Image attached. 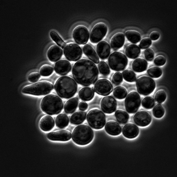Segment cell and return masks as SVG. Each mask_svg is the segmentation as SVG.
<instances>
[{
  "instance_id": "1",
  "label": "cell",
  "mask_w": 177,
  "mask_h": 177,
  "mask_svg": "<svg viewBox=\"0 0 177 177\" xmlns=\"http://www.w3.org/2000/svg\"><path fill=\"white\" fill-rule=\"evenodd\" d=\"M72 74L75 80L85 86H89L97 81L98 71L96 65L92 61L82 59L77 62L72 69Z\"/></svg>"
},
{
  "instance_id": "2",
  "label": "cell",
  "mask_w": 177,
  "mask_h": 177,
  "mask_svg": "<svg viewBox=\"0 0 177 177\" xmlns=\"http://www.w3.org/2000/svg\"><path fill=\"white\" fill-rule=\"evenodd\" d=\"M55 89L58 95L64 99H69L73 97L77 90V85L75 81L68 76L60 78L55 85Z\"/></svg>"
},
{
  "instance_id": "3",
  "label": "cell",
  "mask_w": 177,
  "mask_h": 177,
  "mask_svg": "<svg viewBox=\"0 0 177 177\" xmlns=\"http://www.w3.org/2000/svg\"><path fill=\"white\" fill-rule=\"evenodd\" d=\"M41 107L46 114L53 115L57 114L62 111L63 104L61 99L57 96L50 94L45 96L42 99Z\"/></svg>"
},
{
  "instance_id": "4",
  "label": "cell",
  "mask_w": 177,
  "mask_h": 177,
  "mask_svg": "<svg viewBox=\"0 0 177 177\" xmlns=\"http://www.w3.org/2000/svg\"><path fill=\"white\" fill-rule=\"evenodd\" d=\"M94 133L90 127L85 125H81L76 127L73 130L72 138L76 144L85 145L90 143L92 140Z\"/></svg>"
},
{
  "instance_id": "5",
  "label": "cell",
  "mask_w": 177,
  "mask_h": 177,
  "mask_svg": "<svg viewBox=\"0 0 177 177\" xmlns=\"http://www.w3.org/2000/svg\"><path fill=\"white\" fill-rule=\"evenodd\" d=\"M53 88V85L50 83L42 81L25 87L22 89V92L36 96L43 95L50 93Z\"/></svg>"
},
{
  "instance_id": "6",
  "label": "cell",
  "mask_w": 177,
  "mask_h": 177,
  "mask_svg": "<svg viewBox=\"0 0 177 177\" xmlns=\"http://www.w3.org/2000/svg\"><path fill=\"white\" fill-rule=\"evenodd\" d=\"M87 119L90 126L96 129L102 128L106 123L104 114L101 111L97 109L92 110L89 112Z\"/></svg>"
},
{
  "instance_id": "7",
  "label": "cell",
  "mask_w": 177,
  "mask_h": 177,
  "mask_svg": "<svg viewBox=\"0 0 177 177\" xmlns=\"http://www.w3.org/2000/svg\"><path fill=\"white\" fill-rule=\"evenodd\" d=\"M127 59L123 54L114 52L110 55L108 59L109 65L113 70L120 71L123 70L127 64Z\"/></svg>"
},
{
  "instance_id": "8",
  "label": "cell",
  "mask_w": 177,
  "mask_h": 177,
  "mask_svg": "<svg viewBox=\"0 0 177 177\" xmlns=\"http://www.w3.org/2000/svg\"><path fill=\"white\" fill-rule=\"evenodd\" d=\"M136 86L140 94L146 95L153 91L155 87V84L154 81L150 78L142 76L137 80Z\"/></svg>"
},
{
  "instance_id": "9",
  "label": "cell",
  "mask_w": 177,
  "mask_h": 177,
  "mask_svg": "<svg viewBox=\"0 0 177 177\" xmlns=\"http://www.w3.org/2000/svg\"><path fill=\"white\" fill-rule=\"evenodd\" d=\"M140 103L139 94L135 91L130 92L127 96L125 101V106L127 111L130 113L135 112L139 107Z\"/></svg>"
},
{
  "instance_id": "10",
  "label": "cell",
  "mask_w": 177,
  "mask_h": 177,
  "mask_svg": "<svg viewBox=\"0 0 177 177\" xmlns=\"http://www.w3.org/2000/svg\"><path fill=\"white\" fill-rule=\"evenodd\" d=\"M64 53L68 60L73 61H76L79 60L82 54L81 47L75 43L67 45L64 48Z\"/></svg>"
},
{
  "instance_id": "11",
  "label": "cell",
  "mask_w": 177,
  "mask_h": 177,
  "mask_svg": "<svg viewBox=\"0 0 177 177\" xmlns=\"http://www.w3.org/2000/svg\"><path fill=\"white\" fill-rule=\"evenodd\" d=\"M107 29L106 25L101 23L95 25L90 35V40L94 43L101 40L106 35Z\"/></svg>"
},
{
  "instance_id": "12",
  "label": "cell",
  "mask_w": 177,
  "mask_h": 177,
  "mask_svg": "<svg viewBox=\"0 0 177 177\" xmlns=\"http://www.w3.org/2000/svg\"><path fill=\"white\" fill-rule=\"evenodd\" d=\"M94 89L97 94L101 96H106L112 92L113 86L109 80L102 79L97 81L95 85Z\"/></svg>"
},
{
  "instance_id": "13",
  "label": "cell",
  "mask_w": 177,
  "mask_h": 177,
  "mask_svg": "<svg viewBox=\"0 0 177 177\" xmlns=\"http://www.w3.org/2000/svg\"><path fill=\"white\" fill-rule=\"evenodd\" d=\"M73 36L77 43L79 45H84L88 41L89 33L87 29L85 27L79 26L74 29Z\"/></svg>"
},
{
  "instance_id": "14",
  "label": "cell",
  "mask_w": 177,
  "mask_h": 177,
  "mask_svg": "<svg viewBox=\"0 0 177 177\" xmlns=\"http://www.w3.org/2000/svg\"><path fill=\"white\" fill-rule=\"evenodd\" d=\"M101 105V108L104 112L111 114L114 112L116 109L117 102L113 97L108 96L102 99Z\"/></svg>"
},
{
  "instance_id": "15",
  "label": "cell",
  "mask_w": 177,
  "mask_h": 177,
  "mask_svg": "<svg viewBox=\"0 0 177 177\" xmlns=\"http://www.w3.org/2000/svg\"><path fill=\"white\" fill-rule=\"evenodd\" d=\"M134 120L137 125L145 127L148 125L151 122V117L147 112L142 111L136 113L134 117Z\"/></svg>"
},
{
  "instance_id": "16",
  "label": "cell",
  "mask_w": 177,
  "mask_h": 177,
  "mask_svg": "<svg viewBox=\"0 0 177 177\" xmlns=\"http://www.w3.org/2000/svg\"><path fill=\"white\" fill-rule=\"evenodd\" d=\"M71 136L70 132L64 130L50 132L47 135V137L49 139L56 141H67L71 139Z\"/></svg>"
},
{
  "instance_id": "17",
  "label": "cell",
  "mask_w": 177,
  "mask_h": 177,
  "mask_svg": "<svg viewBox=\"0 0 177 177\" xmlns=\"http://www.w3.org/2000/svg\"><path fill=\"white\" fill-rule=\"evenodd\" d=\"M71 65L69 62L66 60H61L57 62L55 66V70L59 75H64L68 74L71 70Z\"/></svg>"
},
{
  "instance_id": "18",
  "label": "cell",
  "mask_w": 177,
  "mask_h": 177,
  "mask_svg": "<svg viewBox=\"0 0 177 177\" xmlns=\"http://www.w3.org/2000/svg\"><path fill=\"white\" fill-rule=\"evenodd\" d=\"M139 133L138 127L135 125L131 123L126 124L122 129L123 135L126 138L132 139L136 137Z\"/></svg>"
},
{
  "instance_id": "19",
  "label": "cell",
  "mask_w": 177,
  "mask_h": 177,
  "mask_svg": "<svg viewBox=\"0 0 177 177\" xmlns=\"http://www.w3.org/2000/svg\"><path fill=\"white\" fill-rule=\"evenodd\" d=\"M110 47L106 42L102 41L97 45L96 51L99 58L101 59H106L109 55Z\"/></svg>"
},
{
  "instance_id": "20",
  "label": "cell",
  "mask_w": 177,
  "mask_h": 177,
  "mask_svg": "<svg viewBox=\"0 0 177 177\" xmlns=\"http://www.w3.org/2000/svg\"><path fill=\"white\" fill-rule=\"evenodd\" d=\"M63 55V50L60 48L56 45L51 47L48 50L47 56L50 60L53 62H55L59 60Z\"/></svg>"
},
{
  "instance_id": "21",
  "label": "cell",
  "mask_w": 177,
  "mask_h": 177,
  "mask_svg": "<svg viewBox=\"0 0 177 177\" xmlns=\"http://www.w3.org/2000/svg\"><path fill=\"white\" fill-rule=\"evenodd\" d=\"M55 126V122L50 116L47 115L43 117L40 120V127L44 131H48L51 130Z\"/></svg>"
},
{
  "instance_id": "22",
  "label": "cell",
  "mask_w": 177,
  "mask_h": 177,
  "mask_svg": "<svg viewBox=\"0 0 177 177\" xmlns=\"http://www.w3.org/2000/svg\"><path fill=\"white\" fill-rule=\"evenodd\" d=\"M105 129L106 131L109 134L113 136L119 135L122 131L120 125L114 121L108 122L106 125Z\"/></svg>"
},
{
  "instance_id": "23",
  "label": "cell",
  "mask_w": 177,
  "mask_h": 177,
  "mask_svg": "<svg viewBox=\"0 0 177 177\" xmlns=\"http://www.w3.org/2000/svg\"><path fill=\"white\" fill-rule=\"evenodd\" d=\"M124 41V36L123 34H117L112 39L111 42V47L114 50H116L123 46Z\"/></svg>"
},
{
  "instance_id": "24",
  "label": "cell",
  "mask_w": 177,
  "mask_h": 177,
  "mask_svg": "<svg viewBox=\"0 0 177 177\" xmlns=\"http://www.w3.org/2000/svg\"><path fill=\"white\" fill-rule=\"evenodd\" d=\"M84 54L93 62L98 64L99 62V59L96 52L90 45L86 44L83 47Z\"/></svg>"
},
{
  "instance_id": "25",
  "label": "cell",
  "mask_w": 177,
  "mask_h": 177,
  "mask_svg": "<svg viewBox=\"0 0 177 177\" xmlns=\"http://www.w3.org/2000/svg\"><path fill=\"white\" fill-rule=\"evenodd\" d=\"M94 95V90L88 87L82 88L79 92V96L80 99L85 101L91 100L93 98Z\"/></svg>"
},
{
  "instance_id": "26",
  "label": "cell",
  "mask_w": 177,
  "mask_h": 177,
  "mask_svg": "<svg viewBox=\"0 0 177 177\" xmlns=\"http://www.w3.org/2000/svg\"><path fill=\"white\" fill-rule=\"evenodd\" d=\"M147 65V63L145 60L142 58H137L133 61L132 66L134 71L141 72L146 70Z\"/></svg>"
},
{
  "instance_id": "27",
  "label": "cell",
  "mask_w": 177,
  "mask_h": 177,
  "mask_svg": "<svg viewBox=\"0 0 177 177\" xmlns=\"http://www.w3.org/2000/svg\"><path fill=\"white\" fill-rule=\"evenodd\" d=\"M78 102V99L75 97L68 101L65 104L64 110L68 114L73 113L77 108Z\"/></svg>"
},
{
  "instance_id": "28",
  "label": "cell",
  "mask_w": 177,
  "mask_h": 177,
  "mask_svg": "<svg viewBox=\"0 0 177 177\" xmlns=\"http://www.w3.org/2000/svg\"><path fill=\"white\" fill-rule=\"evenodd\" d=\"M140 53V48L135 45H131L128 46L125 50V53L127 56L131 59H135L137 58Z\"/></svg>"
},
{
  "instance_id": "29",
  "label": "cell",
  "mask_w": 177,
  "mask_h": 177,
  "mask_svg": "<svg viewBox=\"0 0 177 177\" xmlns=\"http://www.w3.org/2000/svg\"><path fill=\"white\" fill-rule=\"evenodd\" d=\"M86 113L85 112H78L74 113L70 118L71 122L75 124H79L86 119Z\"/></svg>"
},
{
  "instance_id": "30",
  "label": "cell",
  "mask_w": 177,
  "mask_h": 177,
  "mask_svg": "<svg viewBox=\"0 0 177 177\" xmlns=\"http://www.w3.org/2000/svg\"><path fill=\"white\" fill-rule=\"evenodd\" d=\"M69 119L67 115L64 114H61L56 117L55 123L57 126L60 128H63L68 126Z\"/></svg>"
},
{
  "instance_id": "31",
  "label": "cell",
  "mask_w": 177,
  "mask_h": 177,
  "mask_svg": "<svg viewBox=\"0 0 177 177\" xmlns=\"http://www.w3.org/2000/svg\"><path fill=\"white\" fill-rule=\"evenodd\" d=\"M115 114L118 122L122 124H125L127 122L129 118L128 114L122 110H119L117 111Z\"/></svg>"
},
{
  "instance_id": "32",
  "label": "cell",
  "mask_w": 177,
  "mask_h": 177,
  "mask_svg": "<svg viewBox=\"0 0 177 177\" xmlns=\"http://www.w3.org/2000/svg\"><path fill=\"white\" fill-rule=\"evenodd\" d=\"M125 35L128 40L133 43H136L140 41L141 38L140 34L135 31H127Z\"/></svg>"
},
{
  "instance_id": "33",
  "label": "cell",
  "mask_w": 177,
  "mask_h": 177,
  "mask_svg": "<svg viewBox=\"0 0 177 177\" xmlns=\"http://www.w3.org/2000/svg\"><path fill=\"white\" fill-rule=\"evenodd\" d=\"M113 94L114 96L119 99L125 98L127 95V91L123 87L119 86L115 88L114 90Z\"/></svg>"
},
{
  "instance_id": "34",
  "label": "cell",
  "mask_w": 177,
  "mask_h": 177,
  "mask_svg": "<svg viewBox=\"0 0 177 177\" xmlns=\"http://www.w3.org/2000/svg\"><path fill=\"white\" fill-rule=\"evenodd\" d=\"M50 35L52 39L58 46L62 48L65 47L66 43L56 32L54 31H51L50 33Z\"/></svg>"
},
{
  "instance_id": "35",
  "label": "cell",
  "mask_w": 177,
  "mask_h": 177,
  "mask_svg": "<svg viewBox=\"0 0 177 177\" xmlns=\"http://www.w3.org/2000/svg\"><path fill=\"white\" fill-rule=\"evenodd\" d=\"M122 75L124 79L128 82H133L136 80L135 74L131 70H124L122 72Z\"/></svg>"
},
{
  "instance_id": "36",
  "label": "cell",
  "mask_w": 177,
  "mask_h": 177,
  "mask_svg": "<svg viewBox=\"0 0 177 177\" xmlns=\"http://www.w3.org/2000/svg\"><path fill=\"white\" fill-rule=\"evenodd\" d=\"M147 73L150 77L153 78H158L162 74V71L160 68L154 67L149 69Z\"/></svg>"
},
{
  "instance_id": "37",
  "label": "cell",
  "mask_w": 177,
  "mask_h": 177,
  "mask_svg": "<svg viewBox=\"0 0 177 177\" xmlns=\"http://www.w3.org/2000/svg\"><path fill=\"white\" fill-rule=\"evenodd\" d=\"M155 104L154 99L151 97L148 96L145 98L142 102V105L145 108L149 109L153 107Z\"/></svg>"
},
{
  "instance_id": "38",
  "label": "cell",
  "mask_w": 177,
  "mask_h": 177,
  "mask_svg": "<svg viewBox=\"0 0 177 177\" xmlns=\"http://www.w3.org/2000/svg\"><path fill=\"white\" fill-rule=\"evenodd\" d=\"M100 73L104 76H107L110 73L109 68L107 64L104 61H100L98 65Z\"/></svg>"
},
{
  "instance_id": "39",
  "label": "cell",
  "mask_w": 177,
  "mask_h": 177,
  "mask_svg": "<svg viewBox=\"0 0 177 177\" xmlns=\"http://www.w3.org/2000/svg\"><path fill=\"white\" fill-rule=\"evenodd\" d=\"M165 112L164 110L160 104L155 106L153 109L154 116L157 118H160L163 117Z\"/></svg>"
},
{
  "instance_id": "40",
  "label": "cell",
  "mask_w": 177,
  "mask_h": 177,
  "mask_svg": "<svg viewBox=\"0 0 177 177\" xmlns=\"http://www.w3.org/2000/svg\"><path fill=\"white\" fill-rule=\"evenodd\" d=\"M53 71V68L51 66L49 65H45L43 66L41 68L40 73L42 76H46L51 74Z\"/></svg>"
},
{
  "instance_id": "41",
  "label": "cell",
  "mask_w": 177,
  "mask_h": 177,
  "mask_svg": "<svg viewBox=\"0 0 177 177\" xmlns=\"http://www.w3.org/2000/svg\"><path fill=\"white\" fill-rule=\"evenodd\" d=\"M166 97V96L165 92L163 91L160 90L156 93L155 99L156 101L161 103L165 101Z\"/></svg>"
},
{
  "instance_id": "42",
  "label": "cell",
  "mask_w": 177,
  "mask_h": 177,
  "mask_svg": "<svg viewBox=\"0 0 177 177\" xmlns=\"http://www.w3.org/2000/svg\"><path fill=\"white\" fill-rule=\"evenodd\" d=\"M123 78L121 73L117 72L113 75L112 80V83L114 84L118 85L122 82Z\"/></svg>"
},
{
  "instance_id": "43",
  "label": "cell",
  "mask_w": 177,
  "mask_h": 177,
  "mask_svg": "<svg viewBox=\"0 0 177 177\" xmlns=\"http://www.w3.org/2000/svg\"><path fill=\"white\" fill-rule=\"evenodd\" d=\"M152 43L150 39L149 38H145L141 41L139 47L141 49H145L149 47Z\"/></svg>"
},
{
  "instance_id": "44",
  "label": "cell",
  "mask_w": 177,
  "mask_h": 177,
  "mask_svg": "<svg viewBox=\"0 0 177 177\" xmlns=\"http://www.w3.org/2000/svg\"><path fill=\"white\" fill-rule=\"evenodd\" d=\"M144 54L145 58L148 61H151L154 58V53L153 50L151 49L148 48L146 50Z\"/></svg>"
},
{
  "instance_id": "45",
  "label": "cell",
  "mask_w": 177,
  "mask_h": 177,
  "mask_svg": "<svg viewBox=\"0 0 177 177\" xmlns=\"http://www.w3.org/2000/svg\"><path fill=\"white\" fill-rule=\"evenodd\" d=\"M40 77V74L37 73H33L29 76L28 79L30 82L34 83L37 81Z\"/></svg>"
},
{
  "instance_id": "46",
  "label": "cell",
  "mask_w": 177,
  "mask_h": 177,
  "mask_svg": "<svg viewBox=\"0 0 177 177\" xmlns=\"http://www.w3.org/2000/svg\"><path fill=\"white\" fill-rule=\"evenodd\" d=\"M165 62V58L162 56H158L155 58L154 60V63L157 65L159 66L163 65Z\"/></svg>"
},
{
  "instance_id": "47",
  "label": "cell",
  "mask_w": 177,
  "mask_h": 177,
  "mask_svg": "<svg viewBox=\"0 0 177 177\" xmlns=\"http://www.w3.org/2000/svg\"><path fill=\"white\" fill-rule=\"evenodd\" d=\"M88 104L86 102H81L80 103L79 105V109L82 111L86 110L88 108Z\"/></svg>"
},
{
  "instance_id": "48",
  "label": "cell",
  "mask_w": 177,
  "mask_h": 177,
  "mask_svg": "<svg viewBox=\"0 0 177 177\" xmlns=\"http://www.w3.org/2000/svg\"><path fill=\"white\" fill-rule=\"evenodd\" d=\"M160 37V34L157 32H153L150 35L151 39L153 40H157Z\"/></svg>"
}]
</instances>
